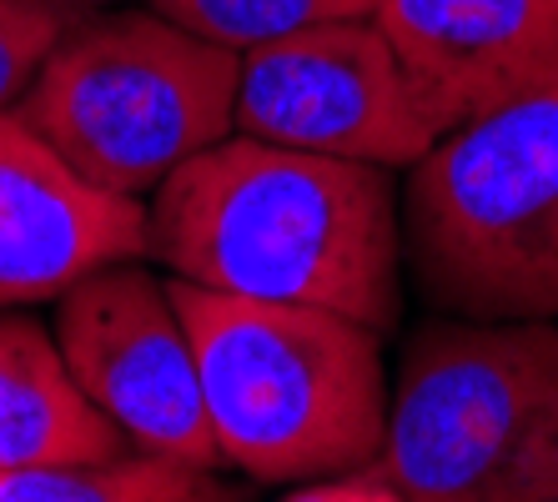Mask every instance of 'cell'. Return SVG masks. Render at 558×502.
Here are the masks:
<instances>
[{
  "instance_id": "cell-13",
  "label": "cell",
  "mask_w": 558,
  "mask_h": 502,
  "mask_svg": "<svg viewBox=\"0 0 558 502\" xmlns=\"http://www.w3.org/2000/svg\"><path fill=\"white\" fill-rule=\"evenodd\" d=\"M71 21L76 15L56 0H0V111L21 101V90Z\"/></svg>"
},
{
  "instance_id": "cell-5",
  "label": "cell",
  "mask_w": 558,
  "mask_h": 502,
  "mask_svg": "<svg viewBox=\"0 0 558 502\" xmlns=\"http://www.w3.org/2000/svg\"><path fill=\"white\" fill-rule=\"evenodd\" d=\"M242 51L156 11L76 15L11 106L96 186L151 196L236 131Z\"/></svg>"
},
{
  "instance_id": "cell-10",
  "label": "cell",
  "mask_w": 558,
  "mask_h": 502,
  "mask_svg": "<svg viewBox=\"0 0 558 502\" xmlns=\"http://www.w3.org/2000/svg\"><path fill=\"white\" fill-rule=\"evenodd\" d=\"M131 448L76 382L56 332L36 317H0V473L101 463Z\"/></svg>"
},
{
  "instance_id": "cell-6",
  "label": "cell",
  "mask_w": 558,
  "mask_h": 502,
  "mask_svg": "<svg viewBox=\"0 0 558 502\" xmlns=\"http://www.w3.org/2000/svg\"><path fill=\"white\" fill-rule=\"evenodd\" d=\"M236 131L292 151L408 171L438 136L417 117L373 15L327 21L242 51Z\"/></svg>"
},
{
  "instance_id": "cell-14",
  "label": "cell",
  "mask_w": 558,
  "mask_h": 502,
  "mask_svg": "<svg viewBox=\"0 0 558 502\" xmlns=\"http://www.w3.org/2000/svg\"><path fill=\"white\" fill-rule=\"evenodd\" d=\"M56 5H81V0H56Z\"/></svg>"
},
{
  "instance_id": "cell-4",
  "label": "cell",
  "mask_w": 558,
  "mask_h": 502,
  "mask_svg": "<svg viewBox=\"0 0 558 502\" xmlns=\"http://www.w3.org/2000/svg\"><path fill=\"white\" fill-rule=\"evenodd\" d=\"M373 463L398 502H558V322H428Z\"/></svg>"
},
{
  "instance_id": "cell-2",
  "label": "cell",
  "mask_w": 558,
  "mask_h": 502,
  "mask_svg": "<svg viewBox=\"0 0 558 502\" xmlns=\"http://www.w3.org/2000/svg\"><path fill=\"white\" fill-rule=\"evenodd\" d=\"M167 286L192 336L221 463L267 488H302L377 457L392 397L373 327L186 277Z\"/></svg>"
},
{
  "instance_id": "cell-7",
  "label": "cell",
  "mask_w": 558,
  "mask_h": 502,
  "mask_svg": "<svg viewBox=\"0 0 558 502\" xmlns=\"http://www.w3.org/2000/svg\"><path fill=\"white\" fill-rule=\"evenodd\" d=\"M56 342L76 382L136 448L217 473L221 448L171 286L117 261L56 296Z\"/></svg>"
},
{
  "instance_id": "cell-3",
  "label": "cell",
  "mask_w": 558,
  "mask_h": 502,
  "mask_svg": "<svg viewBox=\"0 0 558 502\" xmlns=\"http://www.w3.org/2000/svg\"><path fill=\"white\" fill-rule=\"evenodd\" d=\"M398 217L433 311L558 322V90L438 136L408 167Z\"/></svg>"
},
{
  "instance_id": "cell-12",
  "label": "cell",
  "mask_w": 558,
  "mask_h": 502,
  "mask_svg": "<svg viewBox=\"0 0 558 502\" xmlns=\"http://www.w3.org/2000/svg\"><path fill=\"white\" fill-rule=\"evenodd\" d=\"M151 5L167 21L217 40L227 51H252V46L292 36V30L357 21V15L377 11V0H151Z\"/></svg>"
},
{
  "instance_id": "cell-9",
  "label": "cell",
  "mask_w": 558,
  "mask_h": 502,
  "mask_svg": "<svg viewBox=\"0 0 558 502\" xmlns=\"http://www.w3.org/2000/svg\"><path fill=\"white\" fill-rule=\"evenodd\" d=\"M151 257L142 196L96 186L15 111H0V307L56 302L117 261Z\"/></svg>"
},
{
  "instance_id": "cell-1",
  "label": "cell",
  "mask_w": 558,
  "mask_h": 502,
  "mask_svg": "<svg viewBox=\"0 0 558 502\" xmlns=\"http://www.w3.org/2000/svg\"><path fill=\"white\" fill-rule=\"evenodd\" d=\"M151 257L196 286L312 302L392 332L403 217L392 167L221 136L151 192Z\"/></svg>"
},
{
  "instance_id": "cell-8",
  "label": "cell",
  "mask_w": 558,
  "mask_h": 502,
  "mask_svg": "<svg viewBox=\"0 0 558 502\" xmlns=\"http://www.w3.org/2000/svg\"><path fill=\"white\" fill-rule=\"evenodd\" d=\"M373 21L433 136L558 90V0H377Z\"/></svg>"
},
{
  "instance_id": "cell-11",
  "label": "cell",
  "mask_w": 558,
  "mask_h": 502,
  "mask_svg": "<svg viewBox=\"0 0 558 502\" xmlns=\"http://www.w3.org/2000/svg\"><path fill=\"white\" fill-rule=\"evenodd\" d=\"M242 498L217 473L131 448L101 463L0 473V502H227Z\"/></svg>"
}]
</instances>
